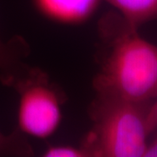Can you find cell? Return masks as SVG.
<instances>
[{"instance_id":"obj_1","label":"cell","mask_w":157,"mask_h":157,"mask_svg":"<svg viewBox=\"0 0 157 157\" xmlns=\"http://www.w3.org/2000/svg\"><path fill=\"white\" fill-rule=\"evenodd\" d=\"M102 23L107 50L94 79L97 94L148 103L157 98V45L119 13Z\"/></svg>"},{"instance_id":"obj_6","label":"cell","mask_w":157,"mask_h":157,"mask_svg":"<svg viewBox=\"0 0 157 157\" xmlns=\"http://www.w3.org/2000/svg\"><path fill=\"white\" fill-rule=\"evenodd\" d=\"M31 145L17 132L10 135L0 132V156H32Z\"/></svg>"},{"instance_id":"obj_4","label":"cell","mask_w":157,"mask_h":157,"mask_svg":"<svg viewBox=\"0 0 157 157\" xmlns=\"http://www.w3.org/2000/svg\"><path fill=\"white\" fill-rule=\"evenodd\" d=\"M102 0H33L39 13L52 22L78 25L88 21Z\"/></svg>"},{"instance_id":"obj_5","label":"cell","mask_w":157,"mask_h":157,"mask_svg":"<svg viewBox=\"0 0 157 157\" xmlns=\"http://www.w3.org/2000/svg\"><path fill=\"white\" fill-rule=\"evenodd\" d=\"M125 21L138 29L143 24L157 20V0H106Z\"/></svg>"},{"instance_id":"obj_9","label":"cell","mask_w":157,"mask_h":157,"mask_svg":"<svg viewBox=\"0 0 157 157\" xmlns=\"http://www.w3.org/2000/svg\"><path fill=\"white\" fill-rule=\"evenodd\" d=\"M148 120H149V125H150L152 133H153L157 129V98L150 105L149 113H148Z\"/></svg>"},{"instance_id":"obj_7","label":"cell","mask_w":157,"mask_h":157,"mask_svg":"<svg viewBox=\"0 0 157 157\" xmlns=\"http://www.w3.org/2000/svg\"><path fill=\"white\" fill-rule=\"evenodd\" d=\"M45 157H87L81 146L75 147L67 144L51 145L43 153Z\"/></svg>"},{"instance_id":"obj_3","label":"cell","mask_w":157,"mask_h":157,"mask_svg":"<svg viewBox=\"0 0 157 157\" xmlns=\"http://www.w3.org/2000/svg\"><path fill=\"white\" fill-rule=\"evenodd\" d=\"M15 84L19 94V130L41 140L52 136L62 121L65 96L61 91L39 70L30 71L26 77L17 79Z\"/></svg>"},{"instance_id":"obj_10","label":"cell","mask_w":157,"mask_h":157,"mask_svg":"<svg viewBox=\"0 0 157 157\" xmlns=\"http://www.w3.org/2000/svg\"><path fill=\"white\" fill-rule=\"evenodd\" d=\"M144 157H157V135L154 140L148 141Z\"/></svg>"},{"instance_id":"obj_8","label":"cell","mask_w":157,"mask_h":157,"mask_svg":"<svg viewBox=\"0 0 157 157\" xmlns=\"http://www.w3.org/2000/svg\"><path fill=\"white\" fill-rule=\"evenodd\" d=\"M14 64V56L11 52L10 48L0 40V68L7 69Z\"/></svg>"},{"instance_id":"obj_2","label":"cell","mask_w":157,"mask_h":157,"mask_svg":"<svg viewBox=\"0 0 157 157\" xmlns=\"http://www.w3.org/2000/svg\"><path fill=\"white\" fill-rule=\"evenodd\" d=\"M151 103L97 94L89 107L92 128L80 145L87 157H144Z\"/></svg>"}]
</instances>
